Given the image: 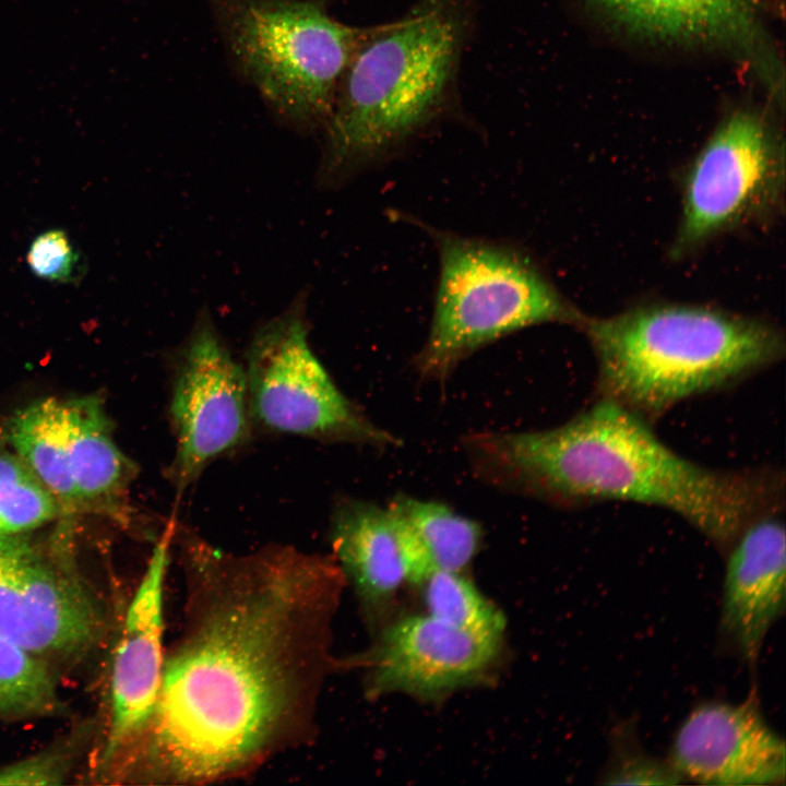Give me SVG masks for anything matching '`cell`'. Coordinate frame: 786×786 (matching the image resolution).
Segmentation results:
<instances>
[{
    "instance_id": "cell-21",
    "label": "cell",
    "mask_w": 786,
    "mask_h": 786,
    "mask_svg": "<svg viewBox=\"0 0 786 786\" xmlns=\"http://www.w3.org/2000/svg\"><path fill=\"white\" fill-rule=\"evenodd\" d=\"M419 587L428 615L469 632L503 635L504 615L463 572L433 571Z\"/></svg>"
},
{
    "instance_id": "cell-12",
    "label": "cell",
    "mask_w": 786,
    "mask_h": 786,
    "mask_svg": "<svg viewBox=\"0 0 786 786\" xmlns=\"http://www.w3.org/2000/svg\"><path fill=\"white\" fill-rule=\"evenodd\" d=\"M176 523L154 544L115 645L100 766L112 778L143 735L157 702L165 654L164 591Z\"/></svg>"
},
{
    "instance_id": "cell-9",
    "label": "cell",
    "mask_w": 786,
    "mask_h": 786,
    "mask_svg": "<svg viewBox=\"0 0 786 786\" xmlns=\"http://www.w3.org/2000/svg\"><path fill=\"white\" fill-rule=\"evenodd\" d=\"M175 358L169 413L176 450L166 476L180 495L212 461L249 439L252 418L246 370L206 307Z\"/></svg>"
},
{
    "instance_id": "cell-1",
    "label": "cell",
    "mask_w": 786,
    "mask_h": 786,
    "mask_svg": "<svg viewBox=\"0 0 786 786\" xmlns=\"http://www.w3.org/2000/svg\"><path fill=\"white\" fill-rule=\"evenodd\" d=\"M184 573L154 713L119 782L195 785L242 776L311 734L333 664L344 575L334 557L272 546L223 551L176 525Z\"/></svg>"
},
{
    "instance_id": "cell-7",
    "label": "cell",
    "mask_w": 786,
    "mask_h": 786,
    "mask_svg": "<svg viewBox=\"0 0 786 786\" xmlns=\"http://www.w3.org/2000/svg\"><path fill=\"white\" fill-rule=\"evenodd\" d=\"M307 299L301 290L253 333L245 369L251 418L270 430L320 441L394 445L396 438L338 390L312 352Z\"/></svg>"
},
{
    "instance_id": "cell-3",
    "label": "cell",
    "mask_w": 786,
    "mask_h": 786,
    "mask_svg": "<svg viewBox=\"0 0 786 786\" xmlns=\"http://www.w3.org/2000/svg\"><path fill=\"white\" fill-rule=\"evenodd\" d=\"M475 13L474 0H417L366 27L323 128L318 186H341L445 118Z\"/></svg>"
},
{
    "instance_id": "cell-15",
    "label": "cell",
    "mask_w": 786,
    "mask_h": 786,
    "mask_svg": "<svg viewBox=\"0 0 786 786\" xmlns=\"http://www.w3.org/2000/svg\"><path fill=\"white\" fill-rule=\"evenodd\" d=\"M782 510L751 521L729 550L720 629L753 662L786 606V538Z\"/></svg>"
},
{
    "instance_id": "cell-23",
    "label": "cell",
    "mask_w": 786,
    "mask_h": 786,
    "mask_svg": "<svg viewBox=\"0 0 786 786\" xmlns=\"http://www.w3.org/2000/svg\"><path fill=\"white\" fill-rule=\"evenodd\" d=\"M26 263L35 276L64 285H78L86 273L83 254L61 228L37 235L26 251Z\"/></svg>"
},
{
    "instance_id": "cell-20",
    "label": "cell",
    "mask_w": 786,
    "mask_h": 786,
    "mask_svg": "<svg viewBox=\"0 0 786 786\" xmlns=\"http://www.w3.org/2000/svg\"><path fill=\"white\" fill-rule=\"evenodd\" d=\"M60 707L49 662L0 634V715L31 718Z\"/></svg>"
},
{
    "instance_id": "cell-2",
    "label": "cell",
    "mask_w": 786,
    "mask_h": 786,
    "mask_svg": "<svg viewBox=\"0 0 786 786\" xmlns=\"http://www.w3.org/2000/svg\"><path fill=\"white\" fill-rule=\"evenodd\" d=\"M474 474L509 492L558 507L629 501L667 509L723 549L755 517L784 505L775 469L718 471L664 443L650 420L599 398L567 422L463 439Z\"/></svg>"
},
{
    "instance_id": "cell-25",
    "label": "cell",
    "mask_w": 786,
    "mask_h": 786,
    "mask_svg": "<svg viewBox=\"0 0 786 786\" xmlns=\"http://www.w3.org/2000/svg\"><path fill=\"white\" fill-rule=\"evenodd\" d=\"M70 758L45 751L0 767V785H60L70 773Z\"/></svg>"
},
{
    "instance_id": "cell-24",
    "label": "cell",
    "mask_w": 786,
    "mask_h": 786,
    "mask_svg": "<svg viewBox=\"0 0 786 786\" xmlns=\"http://www.w3.org/2000/svg\"><path fill=\"white\" fill-rule=\"evenodd\" d=\"M683 777L670 761L645 753L636 745L618 743L603 775L606 785H677Z\"/></svg>"
},
{
    "instance_id": "cell-4",
    "label": "cell",
    "mask_w": 786,
    "mask_h": 786,
    "mask_svg": "<svg viewBox=\"0 0 786 786\" xmlns=\"http://www.w3.org/2000/svg\"><path fill=\"white\" fill-rule=\"evenodd\" d=\"M597 362L599 398L647 420L778 362L783 333L766 321L690 305L636 307L579 325Z\"/></svg>"
},
{
    "instance_id": "cell-19",
    "label": "cell",
    "mask_w": 786,
    "mask_h": 786,
    "mask_svg": "<svg viewBox=\"0 0 786 786\" xmlns=\"http://www.w3.org/2000/svg\"><path fill=\"white\" fill-rule=\"evenodd\" d=\"M388 508L432 571L463 572L479 550L483 538L479 524L444 504L401 495Z\"/></svg>"
},
{
    "instance_id": "cell-11",
    "label": "cell",
    "mask_w": 786,
    "mask_h": 786,
    "mask_svg": "<svg viewBox=\"0 0 786 786\" xmlns=\"http://www.w3.org/2000/svg\"><path fill=\"white\" fill-rule=\"evenodd\" d=\"M626 37L720 55L748 70L770 97L784 96V68L763 0H580Z\"/></svg>"
},
{
    "instance_id": "cell-10",
    "label": "cell",
    "mask_w": 786,
    "mask_h": 786,
    "mask_svg": "<svg viewBox=\"0 0 786 786\" xmlns=\"http://www.w3.org/2000/svg\"><path fill=\"white\" fill-rule=\"evenodd\" d=\"M105 626L103 605L70 560L27 534L0 535V634L49 662L84 655Z\"/></svg>"
},
{
    "instance_id": "cell-18",
    "label": "cell",
    "mask_w": 786,
    "mask_h": 786,
    "mask_svg": "<svg viewBox=\"0 0 786 786\" xmlns=\"http://www.w3.org/2000/svg\"><path fill=\"white\" fill-rule=\"evenodd\" d=\"M7 439L67 514L80 508L69 469L66 400L45 397L17 410L9 420Z\"/></svg>"
},
{
    "instance_id": "cell-5",
    "label": "cell",
    "mask_w": 786,
    "mask_h": 786,
    "mask_svg": "<svg viewBox=\"0 0 786 786\" xmlns=\"http://www.w3.org/2000/svg\"><path fill=\"white\" fill-rule=\"evenodd\" d=\"M427 230L440 267L429 334L414 359L420 377L444 381L476 349L532 325H579L583 315L522 251Z\"/></svg>"
},
{
    "instance_id": "cell-6",
    "label": "cell",
    "mask_w": 786,
    "mask_h": 786,
    "mask_svg": "<svg viewBox=\"0 0 786 786\" xmlns=\"http://www.w3.org/2000/svg\"><path fill=\"white\" fill-rule=\"evenodd\" d=\"M240 72L298 131L323 130L366 27L333 17L322 0H212Z\"/></svg>"
},
{
    "instance_id": "cell-8",
    "label": "cell",
    "mask_w": 786,
    "mask_h": 786,
    "mask_svg": "<svg viewBox=\"0 0 786 786\" xmlns=\"http://www.w3.org/2000/svg\"><path fill=\"white\" fill-rule=\"evenodd\" d=\"M784 155L770 110L746 105L727 114L687 172L674 253L777 210Z\"/></svg>"
},
{
    "instance_id": "cell-14",
    "label": "cell",
    "mask_w": 786,
    "mask_h": 786,
    "mask_svg": "<svg viewBox=\"0 0 786 786\" xmlns=\"http://www.w3.org/2000/svg\"><path fill=\"white\" fill-rule=\"evenodd\" d=\"M683 778L704 785L785 782V742L758 702H706L682 722L669 760Z\"/></svg>"
},
{
    "instance_id": "cell-16",
    "label": "cell",
    "mask_w": 786,
    "mask_h": 786,
    "mask_svg": "<svg viewBox=\"0 0 786 786\" xmlns=\"http://www.w3.org/2000/svg\"><path fill=\"white\" fill-rule=\"evenodd\" d=\"M331 544L345 581L368 611L384 608L408 583L406 538L389 508L360 500L341 502L332 516Z\"/></svg>"
},
{
    "instance_id": "cell-22",
    "label": "cell",
    "mask_w": 786,
    "mask_h": 786,
    "mask_svg": "<svg viewBox=\"0 0 786 786\" xmlns=\"http://www.w3.org/2000/svg\"><path fill=\"white\" fill-rule=\"evenodd\" d=\"M66 514L22 460L0 446V535L28 534Z\"/></svg>"
},
{
    "instance_id": "cell-17",
    "label": "cell",
    "mask_w": 786,
    "mask_h": 786,
    "mask_svg": "<svg viewBox=\"0 0 786 786\" xmlns=\"http://www.w3.org/2000/svg\"><path fill=\"white\" fill-rule=\"evenodd\" d=\"M66 405L69 469L80 507H120L136 467L116 443L102 401L87 395L66 400Z\"/></svg>"
},
{
    "instance_id": "cell-13",
    "label": "cell",
    "mask_w": 786,
    "mask_h": 786,
    "mask_svg": "<svg viewBox=\"0 0 786 786\" xmlns=\"http://www.w3.org/2000/svg\"><path fill=\"white\" fill-rule=\"evenodd\" d=\"M502 636L458 629L413 615L386 627L360 659L371 696L391 692L438 699L480 681L496 664Z\"/></svg>"
}]
</instances>
